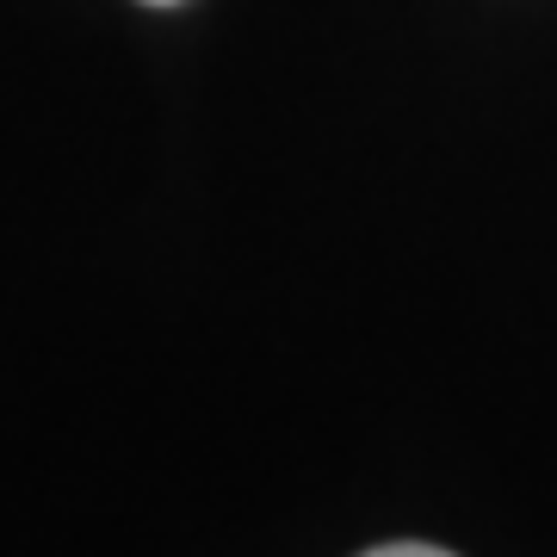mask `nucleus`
I'll use <instances>...</instances> for the list:
<instances>
[{"label":"nucleus","instance_id":"obj_1","mask_svg":"<svg viewBox=\"0 0 557 557\" xmlns=\"http://www.w3.org/2000/svg\"><path fill=\"white\" fill-rule=\"evenodd\" d=\"M366 557H453V552H440V545H421V539H397V545H372Z\"/></svg>","mask_w":557,"mask_h":557},{"label":"nucleus","instance_id":"obj_2","mask_svg":"<svg viewBox=\"0 0 557 557\" xmlns=\"http://www.w3.org/2000/svg\"><path fill=\"white\" fill-rule=\"evenodd\" d=\"M149 7H174V0H149Z\"/></svg>","mask_w":557,"mask_h":557}]
</instances>
